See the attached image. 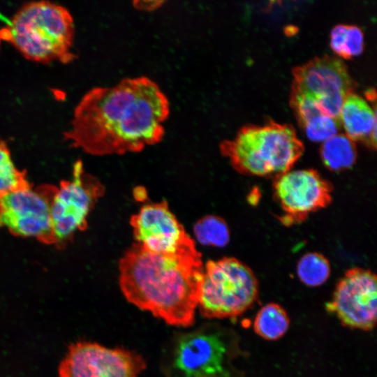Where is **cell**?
<instances>
[{
  "label": "cell",
  "mask_w": 377,
  "mask_h": 377,
  "mask_svg": "<svg viewBox=\"0 0 377 377\" xmlns=\"http://www.w3.org/2000/svg\"><path fill=\"white\" fill-rule=\"evenodd\" d=\"M146 367L137 352L79 341L69 346L59 364V377H139Z\"/></svg>",
  "instance_id": "obj_9"
},
{
  "label": "cell",
  "mask_w": 377,
  "mask_h": 377,
  "mask_svg": "<svg viewBox=\"0 0 377 377\" xmlns=\"http://www.w3.org/2000/svg\"><path fill=\"white\" fill-rule=\"evenodd\" d=\"M1 40H3V36H2L1 28H0V45H1Z\"/></svg>",
  "instance_id": "obj_23"
},
{
  "label": "cell",
  "mask_w": 377,
  "mask_h": 377,
  "mask_svg": "<svg viewBox=\"0 0 377 377\" xmlns=\"http://www.w3.org/2000/svg\"><path fill=\"white\" fill-rule=\"evenodd\" d=\"M330 46L339 56L349 59L362 53L364 35L355 25L338 24L330 33Z\"/></svg>",
  "instance_id": "obj_17"
},
{
  "label": "cell",
  "mask_w": 377,
  "mask_h": 377,
  "mask_svg": "<svg viewBox=\"0 0 377 377\" xmlns=\"http://www.w3.org/2000/svg\"><path fill=\"white\" fill-rule=\"evenodd\" d=\"M220 149L238 172L276 177L291 170L304 146L291 125L269 121L243 126L232 140L223 141Z\"/></svg>",
  "instance_id": "obj_4"
},
{
  "label": "cell",
  "mask_w": 377,
  "mask_h": 377,
  "mask_svg": "<svg viewBox=\"0 0 377 377\" xmlns=\"http://www.w3.org/2000/svg\"><path fill=\"white\" fill-rule=\"evenodd\" d=\"M226 345L218 333L192 332L177 339L172 366L179 377H226Z\"/></svg>",
  "instance_id": "obj_13"
},
{
  "label": "cell",
  "mask_w": 377,
  "mask_h": 377,
  "mask_svg": "<svg viewBox=\"0 0 377 377\" xmlns=\"http://www.w3.org/2000/svg\"><path fill=\"white\" fill-rule=\"evenodd\" d=\"M194 233L202 244L224 246L230 239L229 228L225 221L214 215L200 219L194 226Z\"/></svg>",
  "instance_id": "obj_19"
},
{
  "label": "cell",
  "mask_w": 377,
  "mask_h": 377,
  "mask_svg": "<svg viewBox=\"0 0 377 377\" xmlns=\"http://www.w3.org/2000/svg\"><path fill=\"white\" fill-rule=\"evenodd\" d=\"M57 187L31 186L0 194V229L53 244L50 205Z\"/></svg>",
  "instance_id": "obj_8"
},
{
  "label": "cell",
  "mask_w": 377,
  "mask_h": 377,
  "mask_svg": "<svg viewBox=\"0 0 377 377\" xmlns=\"http://www.w3.org/2000/svg\"><path fill=\"white\" fill-rule=\"evenodd\" d=\"M291 92L310 99L320 112L339 120L346 98L355 84L345 64L330 56L316 57L293 69Z\"/></svg>",
  "instance_id": "obj_7"
},
{
  "label": "cell",
  "mask_w": 377,
  "mask_h": 377,
  "mask_svg": "<svg viewBox=\"0 0 377 377\" xmlns=\"http://www.w3.org/2000/svg\"><path fill=\"white\" fill-rule=\"evenodd\" d=\"M290 324L286 311L279 304L268 303L257 312L253 323L256 334L268 341L281 338L288 330Z\"/></svg>",
  "instance_id": "obj_15"
},
{
  "label": "cell",
  "mask_w": 377,
  "mask_h": 377,
  "mask_svg": "<svg viewBox=\"0 0 377 377\" xmlns=\"http://www.w3.org/2000/svg\"><path fill=\"white\" fill-rule=\"evenodd\" d=\"M196 247L158 253L134 244L119 263V286L126 300L166 324L187 327L195 322L203 276Z\"/></svg>",
  "instance_id": "obj_2"
},
{
  "label": "cell",
  "mask_w": 377,
  "mask_h": 377,
  "mask_svg": "<svg viewBox=\"0 0 377 377\" xmlns=\"http://www.w3.org/2000/svg\"><path fill=\"white\" fill-rule=\"evenodd\" d=\"M340 124L339 119L323 115L311 119L302 128L309 140L323 142L338 134Z\"/></svg>",
  "instance_id": "obj_21"
},
{
  "label": "cell",
  "mask_w": 377,
  "mask_h": 377,
  "mask_svg": "<svg viewBox=\"0 0 377 377\" xmlns=\"http://www.w3.org/2000/svg\"><path fill=\"white\" fill-rule=\"evenodd\" d=\"M3 40L12 44L27 59L40 63L73 61L75 27L65 7L48 1H31L1 27Z\"/></svg>",
  "instance_id": "obj_3"
},
{
  "label": "cell",
  "mask_w": 377,
  "mask_h": 377,
  "mask_svg": "<svg viewBox=\"0 0 377 377\" xmlns=\"http://www.w3.org/2000/svg\"><path fill=\"white\" fill-rule=\"evenodd\" d=\"M320 156L325 165L331 170L350 168L357 158L355 142L346 134H337L323 142Z\"/></svg>",
  "instance_id": "obj_16"
},
{
  "label": "cell",
  "mask_w": 377,
  "mask_h": 377,
  "mask_svg": "<svg viewBox=\"0 0 377 377\" xmlns=\"http://www.w3.org/2000/svg\"><path fill=\"white\" fill-rule=\"evenodd\" d=\"M169 113L168 99L154 80L127 77L88 91L64 138L96 156L138 152L163 139Z\"/></svg>",
  "instance_id": "obj_1"
},
{
  "label": "cell",
  "mask_w": 377,
  "mask_h": 377,
  "mask_svg": "<svg viewBox=\"0 0 377 377\" xmlns=\"http://www.w3.org/2000/svg\"><path fill=\"white\" fill-rule=\"evenodd\" d=\"M259 286L253 272L235 258L208 261L203 276L198 307L205 318L239 316L258 297Z\"/></svg>",
  "instance_id": "obj_5"
},
{
  "label": "cell",
  "mask_w": 377,
  "mask_h": 377,
  "mask_svg": "<svg viewBox=\"0 0 377 377\" xmlns=\"http://www.w3.org/2000/svg\"><path fill=\"white\" fill-rule=\"evenodd\" d=\"M103 193L99 181L84 172L82 162H76L72 178L61 183L51 202L53 244L63 246L76 232L86 228L88 216Z\"/></svg>",
  "instance_id": "obj_6"
},
{
  "label": "cell",
  "mask_w": 377,
  "mask_h": 377,
  "mask_svg": "<svg viewBox=\"0 0 377 377\" xmlns=\"http://www.w3.org/2000/svg\"><path fill=\"white\" fill-rule=\"evenodd\" d=\"M328 312L334 313L341 324L350 329H374L377 315L376 276L369 269L351 268L338 281Z\"/></svg>",
  "instance_id": "obj_10"
},
{
  "label": "cell",
  "mask_w": 377,
  "mask_h": 377,
  "mask_svg": "<svg viewBox=\"0 0 377 377\" xmlns=\"http://www.w3.org/2000/svg\"><path fill=\"white\" fill-rule=\"evenodd\" d=\"M163 1H134V6L143 10H152L158 8Z\"/></svg>",
  "instance_id": "obj_22"
},
{
  "label": "cell",
  "mask_w": 377,
  "mask_h": 377,
  "mask_svg": "<svg viewBox=\"0 0 377 377\" xmlns=\"http://www.w3.org/2000/svg\"><path fill=\"white\" fill-rule=\"evenodd\" d=\"M274 196L283 212L281 221L289 225L327 207L332 200V186L316 170H288L273 183Z\"/></svg>",
  "instance_id": "obj_11"
},
{
  "label": "cell",
  "mask_w": 377,
  "mask_h": 377,
  "mask_svg": "<svg viewBox=\"0 0 377 377\" xmlns=\"http://www.w3.org/2000/svg\"><path fill=\"white\" fill-rule=\"evenodd\" d=\"M29 186L25 172L15 166L6 142L0 140V194Z\"/></svg>",
  "instance_id": "obj_20"
},
{
  "label": "cell",
  "mask_w": 377,
  "mask_h": 377,
  "mask_svg": "<svg viewBox=\"0 0 377 377\" xmlns=\"http://www.w3.org/2000/svg\"><path fill=\"white\" fill-rule=\"evenodd\" d=\"M297 274L299 279L307 286H321L330 276V263L319 253H306L297 263Z\"/></svg>",
  "instance_id": "obj_18"
},
{
  "label": "cell",
  "mask_w": 377,
  "mask_h": 377,
  "mask_svg": "<svg viewBox=\"0 0 377 377\" xmlns=\"http://www.w3.org/2000/svg\"><path fill=\"white\" fill-rule=\"evenodd\" d=\"M339 121L349 138L354 142L361 141L376 149V105L372 108L362 97L352 93L342 105Z\"/></svg>",
  "instance_id": "obj_14"
},
{
  "label": "cell",
  "mask_w": 377,
  "mask_h": 377,
  "mask_svg": "<svg viewBox=\"0 0 377 377\" xmlns=\"http://www.w3.org/2000/svg\"><path fill=\"white\" fill-rule=\"evenodd\" d=\"M131 225L136 243L149 251L175 254L195 246L165 201L143 205Z\"/></svg>",
  "instance_id": "obj_12"
}]
</instances>
